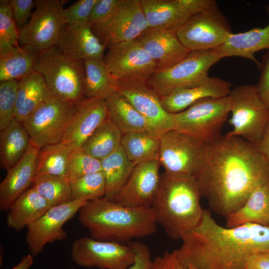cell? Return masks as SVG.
<instances>
[{"label":"cell","mask_w":269,"mask_h":269,"mask_svg":"<svg viewBox=\"0 0 269 269\" xmlns=\"http://www.w3.org/2000/svg\"><path fill=\"white\" fill-rule=\"evenodd\" d=\"M193 176L211 210L225 217L269 183V161L256 146L225 134L206 143Z\"/></svg>","instance_id":"obj_1"},{"label":"cell","mask_w":269,"mask_h":269,"mask_svg":"<svg viewBox=\"0 0 269 269\" xmlns=\"http://www.w3.org/2000/svg\"><path fill=\"white\" fill-rule=\"evenodd\" d=\"M176 249L179 260L196 269H245L250 255L269 252V227L249 223L223 227L204 210L199 224L185 233Z\"/></svg>","instance_id":"obj_2"},{"label":"cell","mask_w":269,"mask_h":269,"mask_svg":"<svg viewBox=\"0 0 269 269\" xmlns=\"http://www.w3.org/2000/svg\"><path fill=\"white\" fill-rule=\"evenodd\" d=\"M80 223L91 238L126 244L153 234L156 221L151 207L123 206L105 197L87 202L78 212Z\"/></svg>","instance_id":"obj_3"},{"label":"cell","mask_w":269,"mask_h":269,"mask_svg":"<svg viewBox=\"0 0 269 269\" xmlns=\"http://www.w3.org/2000/svg\"><path fill=\"white\" fill-rule=\"evenodd\" d=\"M202 195L193 176H176L164 172L151 208L157 224L173 240L183 235L200 222L204 210Z\"/></svg>","instance_id":"obj_4"},{"label":"cell","mask_w":269,"mask_h":269,"mask_svg":"<svg viewBox=\"0 0 269 269\" xmlns=\"http://www.w3.org/2000/svg\"><path fill=\"white\" fill-rule=\"evenodd\" d=\"M35 71L43 76L56 99L74 103L86 99L84 61L69 58L57 45L41 52Z\"/></svg>","instance_id":"obj_5"},{"label":"cell","mask_w":269,"mask_h":269,"mask_svg":"<svg viewBox=\"0 0 269 269\" xmlns=\"http://www.w3.org/2000/svg\"><path fill=\"white\" fill-rule=\"evenodd\" d=\"M230 99L232 127L226 134L240 137L257 147L269 120V108L263 101L257 86L241 85L232 89Z\"/></svg>","instance_id":"obj_6"},{"label":"cell","mask_w":269,"mask_h":269,"mask_svg":"<svg viewBox=\"0 0 269 269\" xmlns=\"http://www.w3.org/2000/svg\"><path fill=\"white\" fill-rule=\"evenodd\" d=\"M222 58L215 49L190 51L172 66L156 71L146 83L160 97L178 89L198 86L209 78V69Z\"/></svg>","instance_id":"obj_7"},{"label":"cell","mask_w":269,"mask_h":269,"mask_svg":"<svg viewBox=\"0 0 269 269\" xmlns=\"http://www.w3.org/2000/svg\"><path fill=\"white\" fill-rule=\"evenodd\" d=\"M230 106L229 95L200 100L186 110L172 114V129L210 142L221 135L230 113Z\"/></svg>","instance_id":"obj_8"},{"label":"cell","mask_w":269,"mask_h":269,"mask_svg":"<svg viewBox=\"0 0 269 269\" xmlns=\"http://www.w3.org/2000/svg\"><path fill=\"white\" fill-rule=\"evenodd\" d=\"M80 103L64 102L53 96L46 101L22 123L31 143L41 148L62 142Z\"/></svg>","instance_id":"obj_9"},{"label":"cell","mask_w":269,"mask_h":269,"mask_svg":"<svg viewBox=\"0 0 269 269\" xmlns=\"http://www.w3.org/2000/svg\"><path fill=\"white\" fill-rule=\"evenodd\" d=\"M206 143L174 129L162 133L159 160L165 172L176 176H193L201 163Z\"/></svg>","instance_id":"obj_10"},{"label":"cell","mask_w":269,"mask_h":269,"mask_svg":"<svg viewBox=\"0 0 269 269\" xmlns=\"http://www.w3.org/2000/svg\"><path fill=\"white\" fill-rule=\"evenodd\" d=\"M66 0H35V9L28 22L18 30L21 45L43 51L57 45L65 24L63 11Z\"/></svg>","instance_id":"obj_11"},{"label":"cell","mask_w":269,"mask_h":269,"mask_svg":"<svg viewBox=\"0 0 269 269\" xmlns=\"http://www.w3.org/2000/svg\"><path fill=\"white\" fill-rule=\"evenodd\" d=\"M232 33L218 6L192 14L176 32L180 42L190 51L215 49Z\"/></svg>","instance_id":"obj_12"},{"label":"cell","mask_w":269,"mask_h":269,"mask_svg":"<svg viewBox=\"0 0 269 269\" xmlns=\"http://www.w3.org/2000/svg\"><path fill=\"white\" fill-rule=\"evenodd\" d=\"M71 257L79 267L98 269H129L135 260L134 252L128 244L101 241L88 237L73 242Z\"/></svg>","instance_id":"obj_13"},{"label":"cell","mask_w":269,"mask_h":269,"mask_svg":"<svg viewBox=\"0 0 269 269\" xmlns=\"http://www.w3.org/2000/svg\"><path fill=\"white\" fill-rule=\"evenodd\" d=\"M104 61L111 80L146 82L157 71L155 61L135 40L109 45Z\"/></svg>","instance_id":"obj_14"},{"label":"cell","mask_w":269,"mask_h":269,"mask_svg":"<svg viewBox=\"0 0 269 269\" xmlns=\"http://www.w3.org/2000/svg\"><path fill=\"white\" fill-rule=\"evenodd\" d=\"M147 28L141 0H122L109 17L92 26L94 33L105 46L135 40Z\"/></svg>","instance_id":"obj_15"},{"label":"cell","mask_w":269,"mask_h":269,"mask_svg":"<svg viewBox=\"0 0 269 269\" xmlns=\"http://www.w3.org/2000/svg\"><path fill=\"white\" fill-rule=\"evenodd\" d=\"M87 202L83 200H72L52 207L28 226L25 241L30 254L33 257L38 256L47 244L66 239L67 233L63 228L64 225Z\"/></svg>","instance_id":"obj_16"},{"label":"cell","mask_w":269,"mask_h":269,"mask_svg":"<svg viewBox=\"0 0 269 269\" xmlns=\"http://www.w3.org/2000/svg\"><path fill=\"white\" fill-rule=\"evenodd\" d=\"M111 83L112 88L144 117L157 133L161 134L172 129V114L165 110L160 97L146 82L124 79L111 80Z\"/></svg>","instance_id":"obj_17"},{"label":"cell","mask_w":269,"mask_h":269,"mask_svg":"<svg viewBox=\"0 0 269 269\" xmlns=\"http://www.w3.org/2000/svg\"><path fill=\"white\" fill-rule=\"evenodd\" d=\"M158 159L137 164L113 201L130 207H150L158 188Z\"/></svg>","instance_id":"obj_18"},{"label":"cell","mask_w":269,"mask_h":269,"mask_svg":"<svg viewBox=\"0 0 269 269\" xmlns=\"http://www.w3.org/2000/svg\"><path fill=\"white\" fill-rule=\"evenodd\" d=\"M108 118L104 99H85L71 119L62 142L73 149L81 148L94 132Z\"/></svg>","instance_id":"obj_19"},{"label":"cell","mask_w":269,"mask_h":269,"mask_svg":"<svg viewBox=\"0 0 269 269\" xmlns=\"http://www.w3.org/2000/svg\"><path fill=\"white\" fill-rule=\"evenodd\" d=\"M39 148L30 144L22 158L11 168L0 184V210L7 212L14 202L33 184L36 173Z\"/></svg>","instance_id":"obj_20"},{"label":"cell","mask_w":269,"mask_h":269,"mask_svg":"<svg viewBox=\"0 0 269 269\" xmlns=\"http://www.w3.org/2000/svg\"><path fill=\"white\" fill-rule=\"evenodd\" d=\"M57 46L67 57L76 61L103 60L106 47L88 23L65 24L61 29Z\"/></svg>","instance_id":"obj_21"},{"label":"cell","mask_w":269,"mask_h":269,"mask_svg":"<svg viewBox=\"0 0 269 269\" xmlns=\"http://www.w3.org/2000/svg\"><path fill=\"white\" fill-rule=\"evenodd\" d=\"M135 40L155 61L157 71L172 66L190 52L175 32L166 30L148 28Z\"/></svg>","instance_id":"obj_22"},{"label":"cell","mask_w":269,"mask_h":269,"mask_svg":"<svg viewBox=\"0 0 269 269\" xmlns=\"http://www.w3.org/2000/svg\"><path fill=\"white\" fill-rule=\"evenodd\" d=\"M231 87V83L229 81L218 77H209L200 85L178 89L160 98L166 112L176 114L186 110L200 100L227 97L232 90Z\"/></svg>","instance_id":"obj_23"},{"label":"cell","mask_w":269,"mask_h":269,"mask_svg":"<svg viewBox=\"0 0 269 269\" xmlns=\"http://www.w3.org/2000/svg\"><path fill=\"white\" fill-rule=\"evenodd\" d=\"M149 28L175 32L192 14L186 0H141Z\"/></svg>","instance_id":"obj_24"},{"label":"cell","mask_w":269,"mask_h":269,"mask_svg":"<svg viewBox=\"0 0 269 269\" xmlns=\"http://www.w3.org/2000/svg\"><path fill=\"white\" fill-rule=\"evenodd\" d=\"M269 15V6L267 7ZM222 58L239 56L253 61L259 68L261 63L254 54L260 50L269 49V23L263 28L232 33L226 41L215 48Z\"/></svg>","instance_id":"obj_25"},{"label":"cell","mask_w":269,"mask_h":269,"mask_svg":"<svg viewBox=\"0 0 269 269\" xmlns=\"http://www.w3.org/2000/svg\"><path fill=\"white\" fill-rule=\"evenodd\" d=\"M52 96L43 76L35 71L18 80L14 119L22 123Z\"/></svg>","instance_id":"obj_26"},{"label":"cell","mask_w":269,"mask_h":269,"mask_svg":"<svg viewBox=\"0 0 269 269\" xmlns=\"http://www.w3.org/2000/svg\"><path fill=\"white\" fill-rule=\"evenodd\" d=\"M51 206L33 186L23 193L7 212V226L19 232L41 217Z\"/></svg>","instance_id":"obj_27"},{"label":"cell","mask_w":269,"mask_h":269,"mask_svg":"<svg viewBox=\"0 0 269 269\" xmlns=\"http://www.w3.org/2000/svg\"><path fill=\"white\" fill-rule=\"evenodd\" d=\"M105 101L108 118L123 135L137 132L158 134L146 118L114 89L105 98Z\"/></svg>","instance_id":"obj_28"},{"label":"cell","mask_w":269,"mask_h":269,"mask_svg":"<svg viewBox=\"0 0 269 269\" xmlns=\"http://www.w3.org/2000/svg\"><path fill=\"white\" fill-rule=\"evenodd\" d=\"M28 45L13 46L0 52V81H18L35 71L41 53Z\"/></svg>","instance_id":"obj_29"},{"label":"cell","mask_w":269,"mask_h":269,"mask_svg":"<svg viewBox=\"0 0 269 269\" xmlns=\"http://www.w3.org/2000/svg\"><path fill=\"white\" fill-rule=\"evenodd\" d=\"M269 217V183L255 190L244 204L229 214L226 227H235L253 223L267 226Z\"/></svg>","instance_id":"obj_30"},{"label":"cell","mask_w":269,"mask_h":269,"mask_svg":"<svg viewBox=\"0 0 269 269\" xmlns=\"http://www.w3.org/2000/svg\"><path fill=\"white\" fill-rule=\"evenodd\" d=\"M30 143V137L21 123L15 119L0 131V163L6 171L23 156Z\"/></svg>","instance_id":"obj_31"},{"label":"cell","mask_w":269,"mask_h":269,"mask_svg":"<svg viewBox=\"0 0 269 269\" xmlns=\"http://www.w3.org/2000/svg\"><path fill=\"white\" fill-rule=\"evenodd\" d=\"M101 162L106 185L104 197L113 201L136 165L129 160L121 145Z\"/></svg>","instance_id":"obj_32"},{"label":"cell","mask_w":269,"mask_h":269,"mask_svg":"<svg viewBox=\"0 0 269 269\" xmlns=\"http://www.w3.org/2000/svg\"><path fill=\"white\" fill-rule=\"evenodd\" d=\"M160 134L151 132H132L123 135L121 146L135 165L158 159Z\"/></svg>","instance_id":"obj_33"},{"label":"cell","mask_w":269,"mask_h":269,"mask_svg":"<svg viewBox=\"0 0 269 269\" xmlns=\"http://www.w3.org/2000/svg\"><path fill=\"white\" fill-rule=\"evenodd\" d=\"M122 136L119 129L108 118L88 137L81 148L101 160L120 147Z\"/></svg>","instance_id":"obj_34"},{"label":"cell","mask_w":269,"mask_h":269,"mask_svg":"<svg viewBox=\"0 0 269 269\" xmlns=\"http://www.w3.org/2000/svg\"><path fill=\"white\" fill-rule=\"evenodd\" d=\"M72 150L62 142L40 148L36 160L35 177L48 174L68 178L67 168Z\"/></svg>","instance_id":"obj_35"},{"label":"cell","mask_w":269,"mask_h":269,"mask_svg":"<svg viewBox=\"0 0 269 269\" xmlns=\"http://www.w3.org/2000/svg\"><path fill=\"white\" fill-rule=\"evenodd\" d=\"M84 63L86 98L105 99L113 88L104 59H88Z\"/></svg>","instance_id":"obj_36"},{"label":"cell","mask_w":269,"mask_h":269,"mask_svg":"<svg viewBox=\"0 0 269 269\" xmlns=\"http://www.w3.org/2000/svg\"><path fill=\"white\" fill-rule=\"evenodd\" d=\"M32 186L51 207L72 200L71 184L67 178L42 175L35 178Z\"/></svg>","instance_id":"obj_37"},{"label":"cell","mask_w":269,"mask_h":269,"mask_svg":"<svg viewBox=\"0 0 269 269\" xmlns=\"http://www.w3.org/2000/svg\"><path fill=\"white\" fill-rule=\"evenodd\" d=\"M70 182L72 200L89 202L105 197V181L102 171L85 175Z\"/></svg>","instance_id":"obj_38"},{"label":"cell","mask_w":269,"mask_h":269,"mask_svg":"<svg viewBox=\"0 0 269 269\" xmlns=\"http://www.w3.org/2000/svg\"><path fill=\"white\" fill-rule=\"evenodd\" d=\"M101 170L100 160L87 153L81 148L73 149L69 158L67 172L69 181Z\"/></svg>","instance_id":"obj_39"},{"label":"cell","mask_w":269,"mask_h":269,"mask_svg":"<svg viewBox=\"0 0 269 269\" xmlns=\"http://www.w3.org/2000/svg\"><path fill=\"white\" fill-rule=\"evenodd\" d=\"M18 81H0V131L14 119Z\"/></svg>","instance_id":"obj_40"},{"label":"cell","mask_w":269,"mask_h":269,"mask_svg":"<svg viewBox=\"0 0 269 269\" xmlns=\"http://www.w3.org/2000/svg\"><path fill=\"white\" fill-rule=\"evenodd\" d=\"M8 0H0V52L18 45V30Z\"/></svg>","instance_id":"obj_41"},{"label":"cell","mask_w":269,"mask_h":269,"mask_svg":"<svg viewBox=\"0 0 269 269\" xmlns=\"http://www.w3.org/2000/svg\"><path fill=\"white\" fill-rule=\"evenodd\" d=\"M98 0H79L65 8V24H85L88 23L92 9Z\"/></svg>","instance_id":"obj_42"},{"label":"cell","mask_w":269,"mask_h":269,"mask_svg":"<svg viewBox=\"0 0 269 269\" xmlns=\"http://www.w3.org/2000/svg\"><path fill=\"white\" fill-rule=\"evenodd\" d=\"M8 2L16 26L19 30L28 22L32 10L35 7V0H9Z\"/></svg>","instance_id":"obj_43"},{"label":"cell","mask_w":269,"mask_h":269,"mask_svg":"<svg viewBox=\"0 0 269 269\" xmlns=\"http://www.w3.org/2000/svg\"><path fill=\"white\" fill-rule=\"evenodd\" d=\"M122 0H98L94 6L88 23L92 26L109 17L118 7Z\"/></svg>","instance_id":"obj_44"},{"label":"cell","mask_w":269,"mask_h":269,"mask_svg":"<svg viewBox=\"0 0 269 269\" xmlns=\"http://www.w3.org/2000/svg\"><path fill=\"white\" fill-rule=\"evenodd\" d=\"M133 249L135 260L129 269H152V260L148 247L138 241H132L127 243Z\"/></svg>","instance_id":"obj_45"},{"label":"cell","mask_w":269,"mask_h":269,"mask_svg":"<svg viewBox=\"0 0 269 269\" xmlns=\"http://www.w3.org/2000/svg\"><path fill=\"white\" fill-rule=\"evenodd\" d=\"M152 269H196L190 265H185L178 259L175 250L165 251L156 257L152 262Z\"/></svg>","instance_id":"obj_46"},{"label":"cell","mask_w":269,"mask_h":269,"mask_svg":"<svg viewBox=\"0 0 269 269\" xmlns=\"http://www.w3.org/2000/svg\"><path fill=\"white\" fill-rule=\"evenodd\" d=\"M260 68L261 75L256 86L260 97L269 108V51L264 56Z\"/></svg>","instance_id":"obj_47"},{"label":"cell","mask_w":269,"mask_h":269,"mask_svg":"<svg viewBox=\"0 0 269 269\" xmlns=\"http://www.w3.org/2000/svg\"><path fill=\"white\" fill-rule=\"evenodd\" d=\"M245 269H269V252L250 255L246 261Z\"/></svg>","instance_id":"obj_48"},{"label":"cell","mask_w":269,"mask_h":269,"mask_svg":"<svg viewBox=\"0 0 269 269\" xmlns=\"http://www.w3.org/2000/svg\"><path fill=\"white\" fill-rule=\"evenodd\" d=\"M257 147L269 161V120L265 128L262 138Z\"/></svg>","instance_id":"obj_49"},{"label":"cell","mask_w":269,"mask_h":269,"mask_svg":"<svg viewBox=\"0 0 269 269\" xmlns=\"http://www.w3.org/2000/svg\"><path fill=\"white\" fill-rule=\"evenodd\" d=\"M33 257L30 254L23 256L20 261L11 269H29L33 264Z\"/></svg>","instance_id":"obj_50"},{"label":"cell","mask_w":269,"mask_h":269,"mask_svg":"<svg viewBox=\"0 0 269 269\" xmlns=\"http://www.w3.org/2000/svg\"><path fill=\"white\" fill-rule=\"evenodd\" d=\"M267 226H269V219H268V222Z\"/></svg>","instance_id":"obj_51"}]
</instances>
